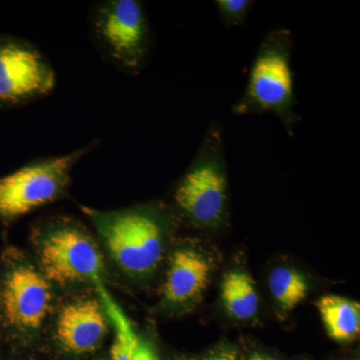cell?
<instances>
[{"mask_svg": "<svg viewBox=\"0 0 360 360\" xmlns=\"http://www.w3.org/2000/svg\"><path fill=\"white\" fill-rule=\"evenodd\" d=\"M319 312L328 335L340 342H350L360 333L359 302L340 296H323L319 302Z\"/></svg>", "mask_w": 360, "mask_h": 360, "instance_id": "cell-11", "label": "cell"}, {"mask_svg": "<svg viewBox=\"0 0 360 360\" xmlns=\"http://www.w3.org/2000/svg\"><path fill=\"white\" fill-rule=\"evenodd\" d=\"M39 245L41 274L49 283L66 285L103 281V255L91 236L72 220H52L42 229Z\"/></svg>", "mask_w": 360, "mask_h": 360, "instance_id": "cell-6", "label": "cell"}, {"mask_svg": "<svg viewBox=\"0 0 360 360\" xmlns=\"http://www.w3.org/2000/svg\"><path fill=\"white\" fill-rule=\"evenodd\" d=\"M177 360H187V359H177Z\"/></svg>", "mask_w": 360, "mask_h": 360, "instance_id": "cell-20", "label": "cell"}, {"mask_svg": "<svg viewBox=\"0 0 360 360\" xmlns=\"http://www.w3.org/2000/svg\"><path fill=\"white\" fill-rule=\"evenodd\" d=\"M1 314H2L1 288H0V317H1Z\"/></svg>", "mask_w": 360, "mask_h": 360, "instance_id": "cell-19", "label": "cell"}, {"mask_svg": "<svg viewBox=\"0 0 360 360\" xmlns=\"http://www.w3.org/2000/svg\"><path fill=\"white\" fill-rule=\"evenodd\" d=\"M108 330V319L101 300L84 298L68 303L56 321L59 347L72 354L94 352Z\"/></svg>", "mask_w": 360, "mask_h": 360, "instance_id": "cell-9", "label": "cell"}, {"mask_svg": "<svg viewBox=\"0 0 360 360\" xmlns=\"http://www.w3.org/2000/svg\"><path fill=\"white\" fill-rule=\"evenodd\" d=\"M210 264L193 250L175 251L170 259L163 296L169 304H184L198 297L210 281Z\"/></svg>", "mask_w": 360, "mask_h": 360, "instance_id": "cell-10", "label": "cell"}, {"mask_svg": "<svg viewBox=\"0 0 360 360\" xmlns=\"http://www.w3.org/2000/svg\"><path fill=\"white\" fill-rule=\"evenodd\" d=\"M84 210L123 271L130 276H146L160 265L165 231L155 212L146 208L117 212Z\"/></svg>", "mask_w": 360, "mask_h": 360, "instance_id": "cell-3", "label": "cell"}, {"mask_svg": "<svg viewBox=\"0 0 360 360\" xmlns=\"http://www.w3.org/2000/svg\"><path fill=\"white\" fill-rule=\"evenodd\" d=\"M222 22L227 27H234L245 22L255 1L251 0H217L214 1Z\"/></svg>", "mask_w": 360, "mask_h": 360, "instance_id": "cell-15", "label": "cell"}, {"mask_svg": "<svg viewBox=\"0 0 360 360\" xmlns=\"http://www.w3.org/2000/svg\"><path fill=\"white\" fill-rule=\"evenodd\" d=\"M94 285L98 292L99 300L108 321L115 329V340L110 350L111 360H134L141 345V340L131 322L106 290L103 281H97Z\"/></svg>", "mask_w": 360, "mask_h": 360, "instance_id": "cell-12", "label": "cell"}, {"mask_svg": "<svg viewBox=\"0 0 360 360\" xmlns=\"http://www.w3.org/2000/svg\"><path fill=\"white\" fill-rule=\"evenodd\" d=\"M352 360H359V359H352Z\"/></svg>", "mask_w": 360, "mask_h": 360, "instance_id": "cell-21", "label": "cell"}, {"mask_svg": "<svg viewBox=\"0 0 360 360\" xmlns=\"http://www.w3.org/2000/svg\"><path fill=\"white\" fill-rule=\"evenodd\" d=\"M293 34L274 28L264 37L251 65L243 96L232 106L236 116L271 113L292 137L300 117L295 111L292 56Z\"/></svg>", "mask_w": 360, "mask_h": 360, "instance_id": "cell-1", "label": "cell"}, {"mask_svg": "<svg viewBox=\"0 0 360 360\" xmlns=\"http://www.w3.org/2000/svg\"><path fill=\"white\" fill-rule=\"evenodd\" d=\"M134 360H160L153 348L146 343L141 342Z\"/></svg>", "mask_w": 360, "mask_h": 360, "instance_id": "cell-16", "label": "cell"}, {"mask_svg": "<svg viewBox=\"0 0 360 360\" xmlns=\"http://www.w3.org/2000/svg\"><path fill=\"white\" fill-rule=\"evenodd\" d=\"M91 34L108 60L139 75L151 46L150 26L143 4L137 0L99 2L91 13Z\"/></svg>", "mask_w": 360, "mask_h": 360, "instance_id": "cell-4", "label": "cell"}, {"mask_svg": "<svg viewBox=\"0 0 360 360\" xmlns=\"http://www.w3.org/2000/svg\"><path fill=\"white\" fill-rule=\"evenodd\" d=\"M269 290L277 304L284 311H291L305 300L309 284L304 276L288 267L272 270L269 279Z\"/></svg>", "mask_w": 360, "mask_h": 360, "instance_id": "cell-14", "label": "cell"}, {"mask_svg": "<svg viewBox=\"0 0 360 360\" xmlns=\"http://www.w3.org/2000/svg\"><path fill=\"white\" fill-rule=\"evenodd\" d=\"M51 302V283L41 271L20 262L7 269L1 303L9 326L23 331L37 330L46 319Z\"/></svg>", "mask_w": 360, "mask_h": 360, "instance_id": "cell-8", "label": "cell"}, {"mask_svg": "<svg viewBox=\"0 0 360 360\" xmlns=\"http://www.w3.org/2000/svg\"><path fill=\"white\" fill-rule=\"evenodd\" d=\"M56 84V71L34 45L0 37V108H20L44 98Z\"/></svg>", "mask_w": 360, "mask_h": 360, "instance_id": "cell-7", "label": "cell"}, {"mask_svg": "<svg viewBox=\"0 0 360 360\" xmlns=\"http://www.w3.org/2000/svg\"><path fill=\"white\" fill-rule=\"evenodd\" d=\"M227 191L224 131L219 122H213L175 189V205L196 224L217 226L226 214Z\"/></svg>", "mask_w": 360, "mask_h": 360, "instance_id": "cell-2", "label": "cell"}, {"mask_svg": "<svg viewBox=\"0 0 360 360\" xmlns=\"http://www.w3.org/2000/svg\"><path fill=\"white\" fill-rule=\"evenodd\" d=\"M222 302L226 311L234 319L246 321L255 316L258 309L255 283L243 271L225 274L221 283Z\"/></svg>", "mask_w": 360, "mask_h": 360, "instance_id": "cell-13", "label": "cell"}, {"mask_svg": "<svg viewBox=\"0 0 360 360\" xmlns=\"http://www.w3.org/2000/svg\"><path fill=\"white\" fill-rule=\"evenodd\" d=\"M248 360H281V359H278V357L270 356V355L255 354L251 355L250 359H248Z\"/></svg>", "mask_w": 360, "mask_h": 360, "instance_id": "cell-17", "label": "cell"}, {"mask_svg": "<svg viewBox=\"0 0 360 360\" xmlns=\"http://www.w3.org/2000/svg\"><path fill=\"white\" fill-rule=\"evenodd\" d=\"M205 360H236L233 354H224L217 355V356L210 357Z\"/></svg>", "mask_w": 360, "mask_h": 360, "instance_id": "cell-18", "label": "cell"}, {"mask_svg": "<svg viewBox=\"0 0 360 360\" xmlns=\"http://www.w3.org/2000/svg\"><path fill=\"white\" fill-rule=\"evenodd\" d=\"M96 144L40 158L0 177V219L11 221L60 198L70 186L72 168Z\"/></svg>", "mask_w": 360, "mask_h": 360, "instance_id": "cell-5", "label": "cell"}]
</instances>
